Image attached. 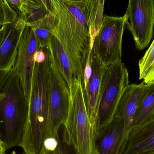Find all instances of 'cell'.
<instances>
[{"instance_id": "1", "label": "cell", "mask_w": 154, "mask_h": 154, "mask_svg": "<svg viewBox=\"0 0 154 154\" xmlns=\"http://www.w3.org/2000/svg\"><path fill=\"white\" fill-rule=\"evenodd\" d=\"M51 1L55 19L53 35L68 56L76 78L80 80L92 49L98 0Z\"/></svg>"}, {"instance_id": "2", "label": "cell", "mask_w": 154, "mask_h": 154, "mask_svg": "<svg viewBox=\"0 0 154 154\" xmlns=\"http://www.w3.org/2000/svg\"><path fill=\"white\" fill-rule=\"evenodd\" d=\"M49 53L45 61L35 63L32 80L28 119L20 147L26 154H38L44 140L49 90Z\"/></svg>"}, {"instance_id": "3", "label": "cell", "mask_w": 154, "mask_h": 154, "mask_svg": "<svg viewBox=\"0 0 154 154\" xmlns=\"http://www.w3.org/2000/svg\"><path fill=\"white\" fill-rule=\"evenodd\" d=\"M3 92L5 96L0 102V137L7 150L21 145L28 119L29 103L14 70Z\"/></svg>"}, {"instance_id": "4", "label": "cell", "mask_w": 154, "mask_h": 154, "mask_svg": "<svg viewBox=\"0 0 154 154\" xmlns=\"http://www.w3.org/2000/svg\"><path fill=\"white\" fill-rule=\"evenodd\" d=\"M69 90L68 116L65 124L61 126L64 138L74 146L79 154H98L93 128L85 106L80 80L76 78Z\"/></svg>"}, {"instance_id": "5", "label": "cell", "mask_w": 154, "mask_h": 154, "mask_svg": "<svg viewBox=\"0 0 154 154\" xmlns=\"http://www.w3.org/2000/svg\"><path fill=\"white\" fill-rule=\"evenodd\" d=\"M129 85V73L122 61L104 66L93 127L95 139L115 116L118 103Z\"/></svg>"}, {"instance_id": "6", "label": "cell", "mask_w": 154, "mask_h": 154, "mask_svg": "<svg viewBox=\"0 0 154 154\" xmlns=\"http://www.w3.org/2000/svg\"><path fill=\"white\" fill-rule=\"evenodd\" d=\"M127 20L126 13L121 17H103L92 50L104 66L122 61L123 37Z\"/></svg>"}, {"instance_id": "7", "label": "cell", "mask_w": 154, "mask_h": 154, "mask_svg": "<svg viewBox=\"0 0 154 154\" xmlns=\"http://www.w3.org/2000/svg\"><path fill=\"white\" fill-rule=\"evenodd\" d=\"M70 91L56 66L51 61L48 116L44 138L55 135L66 122L69 105Z\"/></svg>"}, {"instance_id": "8", "label": "cell", "mask_w": 154, "mask_h": 154, "mask_svg": "<svg viewBox=\"0 0 154 154\" xmlns=\"http://www.w3.org/2000/svg\"><path fill=\"white\" fill-rule=\"evenodd\" d=\"M154 0H129L126 25L134 40L136 48L143 50L153 38L154 23Z\"/></svg>"}, {"instance_id": "9", "label": "cell", "mask_w": 154, "mask_h": 154, "mask_svg": "<svg viewBox=\"0 0 154 154\" xmlns=\"http://www.w3.org/2000/svg\"><path fill=\"white\" fill-rule=\"evenodd\" d=\"M40 48L32 29L25 24L21 35L13 70L20 80L24 97L29 104L35 64L33 56L35 51Z\"/></svg>"}, {"instance_id": "10", "label": "cell", "mask_w": 154, "mask_h": 154, "mask_svg": "<svg viewBox=\"0 0 154 154\" xmlns=\"http://www.w3.org/2000/svg\"><path fill=\"white\" fill-rule=\"evenodd\" d=\"M104 66L91 49L83 69L80 82L85 106L92 128L96 115Z\"/></svg>"}, {"instance_id": "11", "label": "cell", "mask_w": 154, "mask_h": 154, "mask_svg": "<svg viewBox=\"0 0 154 154\" xmlns=\"http://www.w3.org/2000/svg\"><path fill=\"white\" fill-rule=\"evenodd\" d=\"M149 85L145 84L143 81L140 84L128 85L118 103L115 116H123L124 125L118 154H122L124 152L128 134L133 128L135 113L141 98Z\"/></svg>"}, {"instance_id": "12", "label": "cell", "mask_w": 154, "mask_h": 154, "mask_svg": "<svg viewBox=\"0 0 154 154\" xmlns=\"http://www.w3.org/2000/svg\"><path fill=\"white\" fill-rule=\"evenodd\" d=\"M5 25V35L0 46V70L9 72L13 70L25 23L18 17Z\"/></svg>"}, {"instance_id": "13", "label": "cell", "mask_w": 154, "mask_h": 154, "mask_svg": "<svg viewBox=\"0 0 154 154\" xmlns=\"http://www.w3.org/2000/svg\"><path fill=\"white\" fill-rule=\"evenodd\" d=\"M122 154H154V119L132 128Z\"/></svg>"}, {"instance_id": "14", "label": "cell", "mask_w": 154, "mask_h": 154, "mask_svg": "<svg viewBox=\"0 0 154 154\" xmlns=\"http://www.w3.org/2000/svg\"><path fill=\"white\" fill-rule=\"evenodd\" d=\"M123 116H115L95 139L98 154H118L124 129Z\"/></svg>"}, {"instance_id": "15", "label": "cell", "mask_w": 154, "mask_h": 154, "mask_svg": "<svg viewBox=\"0 0 154 154\" xmlns=\"http://www.w3.org/2000/svg\"><path fill=\"white\" fill-rule=\"evenodd\" d=\"M49 50L52 62L56 66L69 88L76 77L68 56L54 35H52L50 38Z\"/></svg>"}, {"instance_id": "16", "label": "cell", "mask_w": 154, "mask_h": 154, "mask_svg": "<svg viewBox=\"0 0 154 154\" xmlns=\"http://www.w3.org/2000/svg\"><path fill=\"white\" fill-rule=\"evenodd\" d=\"M154 119V84H150L141 98L134 116L133 128Z\"/></svg>"}, {"instance_id": "17", "label": "cell", "mask_w": 154, "mask_h": 154, "mask_svg": "<svg viewBox=\"0 0 154 154\" xmlns=\"http://www.w3.org/2000/svg\"><path fill=\"white\" fill-rule=\"evenodd\" d=\"M38 154H79L74 146L64 138L61 127L55 135L44 138Z\"/></svg>"}, {"instance_id": "18", "label": "cell", "mask_w": 154, "mask_h": 154, "mask_svg": "<svg viewBox=\"0 0 154 154\" xmlns=\"http://www.w3.org/2000/svg\"><path fill=\"white\" fill-rule=\"evenodd\" d=\"M139 79L145 84H154V41L138 62Z\"/></svg>"}, {"instance_id": "19", "label": "cell", "mask_w": 154, "mask_h": 154, "mask_svg": "<svg viewBox=\"0 0 154 154\" xmlns=\"http://www.w3.org/2000/svg\"><path fill=\"white\" fill-rule=\"evenodd\" d=\"M18 17L17 13L5 0H0V27L5 23L14 20Z\"/></svg>"}, {"instance_id": "20", "label": "cell", "mask_w": 154, "mask_h": 154, "mask_svg": "<svg viewBox=\"0 0 154 154\" xmlns=\"http://www.w3.org/2000/svg\"><path fill=\"white\" fill-rule=\"evenodd\" d=\"M105 0H98L96 19L93 25L92 39L94 40L96 33L100 28L104 17V4Z\"/></svg>"}, {"instance_id": "21", "label": "cell", "mask_w": 154, "mask_h": 154, "mask_svg": "<svg viewBox=\"0 0 154 154\" xmlns=\"http://www.w3.org/2000/svg\"><path fill=\"white\" fill-rule=\"evenodd\" d=\"M5 1L17 13L19 18L26 13L29 0H5Z\"/></svg>"}, {"instance_id": "22", "label": "cell", "mask_w": 154, "mask_h": 154, "mask_svg": "<svg viewBox=\"0 0 154 154\" xmlns=\"http://www.w3.org/2000/svg\"><path fill=\"white\" fill-rule=\"evenodd\" d=\"M5 31H6V25H5V23L0 29V46L4 38ZM12 71L6 72V71L0 70V93L3 92L5 85Z\"/></svg>"}, {"instance_id": "23", "label": "cell", "mask_w": 154, "mask_h": 154, "mask_svg": "<svg viewBox=\"0 0 154 154\" xmlns=\"http://www.w3.org/2000/svg\"><path fill=\"white\" fill-rule=\"evenodd\" d=\"M49 55V49L40 48L34 53L33 56L34 62L36 63H42L47 59Z\"/></svg>"}, {"instance_id": "24", "label": "cell", "mask_w": 154, "mask_h": 154, "mask_svg": "<svg viewBox=\"0 0 154 154\" xmlns=\"http://www.w3.org/2000/svg\"><path fill=\"white\" fill-rule=\"evenodd\" d=\"M6 150L4 144L0 137V154H5Z\"/></svg>"}, {"instance_id": "25", "label": "cell", "mask_w": 154, "mask_h": 154, "mask_svg": "<svg viewBox=\"0 0 154 154\" xmlns=\"http://www.w3.org/2000/svg\"><path fill=\"white\" fill-rule=\"evenodd\" d=\"M5 96V94L4 92H2V93H0V102L3 99V98Z\"/></svg>"}, {"instance_id": "26", "label": "cell", "mask_w": 154, "mask_h": 154, "mask_svg": "<svg viewBox=\"0 0 154 154\" xmlns=\"http://www.w3.org/2000/svg\"><path fill=\"white\" fill-rule=\"evenodd\" d=\"M63 1H67V2H71V1H79V0H63Z\"/></svg>"}]
</instances>
